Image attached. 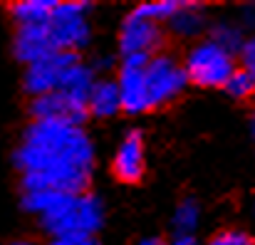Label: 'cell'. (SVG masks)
Here are the masks:
<instances>
[{
	"instance_id": "1",
	"label": "cell",
	"mask_w": 255,
	"mask_h": 245,
	"mask_svg": "<svg viewBox=\"0 0 255 245\" xmlns=\"http://www.w3.org/2000/svg\"><path fill=\"white\" fill-rule=\"evenodd\" d=\"M12 161L22 193H85L94 173V144L82 126L67 122H30Z\"/></svg>"
},
{
	"instance_id": "5",
	"label": "cell",
	"mask_w": 255,
	"mask_h": 245,
	"mask_svg": "<svg viewBox=\"0 0 255 245\" xmlns=\"http://www.w3.org/2000/svg\"><path fill=\"white\" fill-rule=\"evenodd\" d=\"M144 82H146V94H149V109L171 104L188 87L183 65L171 55H151L144 67Z\"/></svg>"
},
{
	"instance_id": "25",
	"label": "cell",
	"mask_w": 255,
	"mask_h": 245,
	"mask_svg": "<svg viewBox=\"0 0 255 245\" xmlns=\"http://www.w3.org/2000/svg\"><path fill=\"white\" fill-rule=\"evenodd\" d=\"M5 245H37V243H32V241H10Z\"/></svg>"
},
{
	"instance_id": "14",
	"label": "cell",
	"mask_w": 255,
	"mask_h": 245,
	"mask_svg": "<svg viewBox=\"0 0 255 245\" xmlns=\"http://www.w3.org/2000/svg\"><path fill=\"white\" fill-rule=\"evenodd\" d=\"M169 27L178 37H198L206 30V15L198 2H183V7L169 20Z\"/></svg>"
},
{
	"instance_id": "3",
	"label": "cell",
	"mask_w": 255,
	"mask_h": 245,
	"mask_svg": "<svg viewBox=\"0 0 255 245\" xmlns=\"http://www.w3.org/2000/svg\"><path fill=\"white\" fill-rule=\"evenodd\" d=\"M89 2H77V0H70V2H57L50 20L45 22L47 32H50V40L55 45L57 52H80L85 50L92 40V27H89Z\"/></svg>"
},
{
	"instance_id": "21",
	"label": "cell",
	"mask_w": 255,
	"mask_h": 245,
	"mask_svg": "<svg viewBox=\"0 0 255 245\" xmlns=\"http://www.w3.org/2000/svg\"><path fill=\"white\" fill-rule=\"evenodd\" d=\"M50 245H102L97 238H52Z\"/></svg>"
},
{
	"instance_id": "9",
	"label": "cell",
	"mask_w": 255,
	"mask_h": 245,
	"mask_svg": "<svg viewBox=\"0 0 255 245\" xmlns=\"http://www.w3.org/2000/svg\"><path fill=\"white\" fill-rule=\"evenodd\" d=\"M112 173L122 183H139L146 173V159H144V136L141 131L131 129L122 144L117 146V154L112 159Z\"/></svg>"
},
{
	"instance_id": "8",
	"label": "cell",
	"mask_w": 255,
	"mask_h": 245,
	"mask_svg": "<svg viewBox=\"0 0 255 245\" xmlns=\"http://www.w3.org/2000/svg\"><path fill=\"white\" fill-rule=\"evenodd\" d=\"M149 57L134 55L124 57L122 70H119V99H122V112L127 114H141L149 112V94H146V82H144V67Z\"/></svg>"
},
{
	"instance_id": "13",
	"label": "cell",
	"mask_w": 255,
	"mask_h": 245,
	"mask_svg": "<svg viewBox=\"0 0 255 245\" xmlns=\"http://www.w3.org/2000/svg\"><path fill=\"white\" fill-rule=\"evenodd\" d=\"M57 0H17L10 5V15L17 27L25 25H45L55 10Z\"/></svg>"
},
{
	"instance_id": "18",
	"label": "cell",
	"mask_w": 255,
	"mask_h": 245,
	"mask_svg": "<svg viewBox=\"0 0 255 245\" xmlns=\"http://www.w3.org/2000/svg\"><path fill=\"white\" fill-rule=\"evenodd\" d=\"M233 99H248V97H255V80L246 72V70H236L231 75V80L226 82L223 87Z\"/></svg>"
},
{
	"instance_id": "16",
	"label": "cell",
	"mask_w": 255,
	"mask_h": 245,
	"mask_svg": "<svg viewBox=\"0 0 255 245\" xmlns=\"http://www.w3.org/2000/svg\"><path fill=\"white\" fill-rule=\"evenodd\" d=\"M208 40H211L216 47H221L223 52H228V55L241 52V47H243V42H246L243 27H238V25H233V22H218V25H213Z\"/></svg>"
},
{
	"instance_id": "19",
	"label": "cell",
	"mask_w": 255,
	"mask_h": 245,
	"mask_svg": "<svg viewBox=\"0 0 255 245\" xmlns=\"http://www.w3.org/2000/svg\"><path fill=\"white\" fill-rule=\"evenodd\" d=\"M208 245H255L253 236H248L246 231H221V233H216Z\"/></svg>"
},
{
	"instance_id": "26",
	"label": "cell",
	"mask_w": 255,
	"mask_h": 245,
	"mask_svg": "<svg viewBox=\"0 0 255 245\" xmlns=\"http://www.w3.org/2000/svg\"><path fill=\"white\" fill-rule=\"evenodd\" d=\"M253 134H255V119H253Z\"/></svg>"
},
{
	"instance_id": "20",
	"label": "cell",
	"mask_w": 255,
	"mask_h": 245,
	"mask_svg": "<svg viewBox=\"0 0 255 245\" xmlns=\"http://www.w3.org/2000/svg\"><path fill=\"white\" fill-rule=\"evenodd\" d=\"M241 60H243V70L255 80V35L251 40L243 42V47H241Z\"/></svg>"
},
{
	"instance_id": "27",
	"label": "cell",
	"mask_w": 255,
	"mask_h": 245,
	"mask_svg": "<svg viewBox=\"0 0 255 245\" xmlns=\"http://www.w3.org/2000/svg\"><path fill=\"white\" fill-rule=\"evenodd\" d=\"M253 208H255V203H253Z\"/></svg>"
},
{
	"instance_id": "12",
	"label": "cell",
	"mask_w": 255,
	"mask_h": 245,
	"mask_svg": "<svg viewBox=\"0 0 255 245\" xmlns=\"http://www.w3.org/2000/svg\"><path fill=\"white\" fill-rule=\"evenodd\" d=\"M117 112H122V99H119V87L112 80H97L89 99H87V114L97 119H109Z\"/></svg>"
},
{
	"instance_id": "10",
	"label": "cell",
	"mask_w": 255,
	"mask_h": 245,
	"mask_svg": "<svg viewBox=\"0 0 255 245\" xmlns=\"http://www.w3.org/2000/svg\"><path fill=\"white\" fill-rule=\"evenodd\" d=\"M12 52L27 67L32 62H40V60L55 55L57 50H55V45H52L50 32H47L45 25H25V27H17L15 30Z\"/></svg>"
},
{
	"instance_id": "2",
	"label": "cell",
	"mask_w": 255,
	"mask_h": 245,
	"mask_svg": "<svg viewBox=\"0 0 255 245\" xmlns=\"http://www.w3.org/2000/svg\"><path fill=\"white\" fill-rule=\"evenodd\" d=\"M50 238H97L104 226V206L94 193H57L37 218Z\"/></svg>"
},
{
	"instance_id": "7",
	"label": "cell",
	"mask_w": 255,
	"mask_h": 245,
	"mask_svg": "<svg viewBox=\"0 0 255 245\" xmlns=\"http://www.w3.org/2000/svg\"><path fill=\"white\" fill-rule=\"evenodd\" d=\"M159 45H161V25L131 10L119 27L122 57H134V55L151 57L154 50H159Z\"/></svg>"
},
{
	"instance_id": "4",
	"label": "cell",
	"mask_w": 255,
	"mask_h": 245,
	"mask_svg": "<svg viewBox=\"0 0 255 245\" xmlns=\"http://www.w3.org/2000/svg\"><path fill=\"white\" fill-rule=\"evenodd\" d=\"M183 72L188 82L206 87V89H223L226 82L231 80V75L236 72V60L233 55L223 52L221 47H216L211 40L196 42L183 62Z\"/></svg>"
},
{
	"instance_id": "11",
	"label": "cell",
	"mask_w": 255,
	"mask_h": 245,
	"mask_svg": "<svg viewBox=\"0 0 255 245\" xmlns=\"http://www.w3.org/2000/svg\"><path fill=\"white\" fill-rule=\"evenodd\" d=\"M94 82H97L94 67H89V65H85V62L80 60L75 67H70V72L65 75L62 84H60L55 92H60L62 97H67L72 104L87 109V99H89V92H92Z\"/></svg>"
},
{
	"instance_id": "23",
	"label": "cell",
	"mask_w": 255,
	"mask_h": 245,
	"mask_svg": "<svg viewBox=\"0 0 255 245\" xmlns=\"http://www.w3.org/2000/svg\"><path fill=\"white\" fill-rule=\"evenodd\" d=\"M171 245H198V241H196L193 236H188V238H173Z\"/></svg>"
},
{
	"instance_id": "22",
	"label": "cell",
	"mask_w": 255,
	"mask_h": 245,
	"mask_svg": "<svg viewBox=\"0 0 255 245\" xmlns=\"http://www.w3.org/2000/svg\"><path fill=\"white\" fill-rule=\"evenodd\" d=\"M241 17H243V25L246 27H253L255 30V5H243Z\"/></svg>"
},
{
	"instance_id": "17",
	"label": "cell",
	"mask_w": 255,
	"mask_h": 245,
	"mask_svg": "<svg viewBox=\"0 0 255 245\" xmlns=\"http://www.w3.org/2000/svg\"><path fill=\"white\" fill-rule=\"evenodd\" d=\"M183 2L186 0H154V2H144V5L134 7V12H139L141 17H149L154 22H169L183 7Z\"/></svg>"
},
{
	"instance_id": "6",
	"label": "cell",
	"mask_w": 255,
	"mask_h": 245,
	"mask_svg": "<svg viewBox=\"0 0 255 245\" xmlns=\"http://www.w3.org/2000/svg\"><path fill=\"white\" fill-rule=\"evenodd\" d=\"M77 62H80V55H75V52H55V55H50L40 62L27 65V70L22 75L25 92L32 99L55 92L62 84L65 75L70 72V67H75Z\"/></svg>"
},
{
	"instance_id": "15",
	"label": "cell",
	"mask_w": 255,
	"mask_h": 245,
	"mask_svg": "<svg viewBox=\"0 0 255 245\" xmlns=\"http://www.w3.org/2000/svg\"><path fill=\"white\" fill-rule=\"evenodd\" d=\"M198 221H201V208L193 198H183L176 211H173V218H171V231H173V238H188L193 236V231L198 228Z\"/></svg>"
},
{
	"instance_id": "24",
	"label": "cell",
	"mask_w": 255,
	"mask_h": 245,
	"mask_svg": "<svg viewBox=\"0 0 255 245\" xmlns=\"http://www.w3.org/2000/svg\"><path fill=\"white\" fill-rule=\"evenodd\" d=\"M136 245H166L161 238H144V241H139Z\"/></svg>"
}]
</instances>
